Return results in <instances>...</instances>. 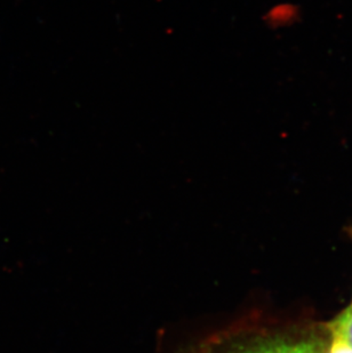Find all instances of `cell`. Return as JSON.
I'll use <instances>...</instances> for the list:
<instances>
[{
  "label": "cell",
  "instance_id": "6da1fadb",
  "mask_svg": "<svg viewBox=\"0 0 352 353\" xmlns=\"http://www.w3.org/2000/svg\"><path fill=\"white\" fill-rule=\"evenodd\" d=\"M325 336L316 328L240 323L197 341L179 353H324L329 339Z\"/></svg>",
  "mask_w": 352,
  "mask_h": 353
},
{
  "label": "cell",
  "instance_id": "7a4b0ae2",
  "mask_svg": "<svg viewBox=\"0 0 352 353\" xmlns=\"http://www.w3.org/2000/svg\"><path fill=\"white\" fill-rule=\"evenodd\" d=\"M329 328L335 330L343 337V340L349 344L352 349V307L350 305L343 311L333 323H329Z\"/></svg>",
  "mask_w": 352,
  "mask_h": 353
},
{
  "label": "cell",
  "instance_id": "3957f363",
  "mask_svg": "<svg viewBox=\"0 0 352 353\" xmlns=\"http://www.w3.org/2000/svg\"><path fill=\"white\" fill-rule=\"evenodd\" d=\"M329 339L327 347H326L324 353H352V349L349 344L343 340V337L335 330L329 328Z\"/></svg>",
  "mask_w": 352,
  "mask_h": 353
},
{
  "label": "cell",
  "instance_id": "277c9868",
  "mask_svg": "<svg viewBox=\"0 0 352 353\" xmlns=\"http://www.w3.org/2000/svg\"><path fill=\"white\" fill-rule=\"evenodd\" d=\"M351 307H352V303H351Z\"/></svg>",
  "mask_w": 352,
  "mask_h": 353
}]
</instances>
